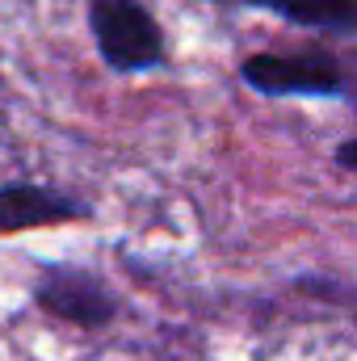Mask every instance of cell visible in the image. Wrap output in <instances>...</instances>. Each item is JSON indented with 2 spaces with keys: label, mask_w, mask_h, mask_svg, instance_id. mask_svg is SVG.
Instances as JSON below:
<instances>
[{
  "label": "cell",
  "mask_w": 357,
  "mask_h": 361,
  "mask_svg": "<svg viewBox=\"0 0 357 361\" xmlns=\"http://www.w3.org/2000/svg\"><path fill=\"white\" fill-rule=\"evenodd\" d=\"M89 34L114 76H147L169 68V38L147 0H89Z\"/></svg>",
  "instance_id": "cell-1"
},
{
  "label": "cell",
  "mask_w": 357,
  "mask_h": 361,
  "mask_svg": "<svg viewBox=\"0 0 357 361\" xmlns=\"http://www.w3.org/2000/svg\"><path fill=\"white\" fill-rule=\"evenodd\" d=\"M240 80L257 97H307V101H341L349 97V76L328 51H257L240 59Z\"/></svg>",
  "instance_id": "cell-2"
},
{
  "label": "cell",
  "mask_w": 357,
  "mask_h": 361,
  "mask_svg": "<svg viewBox=\"0 0 357 361\" xmlns=\"http://www.w3.org/2000/svg\"><path fill=\"white\" fill-rule=\"evenodd\" d=\"M34 302L38 311L76 324L85 332H101L118 319L122 302L118 294L85 265H42L38 281H34Z\"/></svg>",
  "instance_id": "cell-3"
},
{
  "label": "cell",
  "mask_w": 357,
  "mask_h": 361,
  "mask_svg": "<svg viewBox=\"0 0 357 361\" xmlns=\"http://www.w3.org/2000/svg\"><path fill=\"white\" fill-rule=\"evenodd\" d=\"M92 206L42 180H4L0 185V235L34 231V227H59V223H85Z\"/></svg>",
  "instance_id": "cell-4"
},
{
  "label": "cell",
  "mask_w": 357,
  "mask_h": 361,
  "mask_svg": "<svg viewBox=\"0 0 357 361\" xmlns=\"http://www.w3.org/2000/svg\"><path fill=\"white\" fill-rule=\"evenodd\" d=\"M231 4L277 13L282 21H290L298 30H311V34L357 38V0H231Z\"/></svg>",
  "instance_id": "cell-5"
},
{
  "label": "cell",
  "mask_w": 357,
  "mask_h": 361,
  "mask_svg": "<svg viewBox=\"0 0 357 361\" xmlns=\"http://www.w3.org/2000/svg\"><path fill=\"white\" fill-rule=\"evenodd\" d=\"M332 160H337V169H345V173H357V135H353V139H341V143H337Z\"/></svg>",
  "instance_id": "cell-6"
},
{
  "label": "cell",
  "mask_w": 357,
  "mask_h": 361,
  "mask_svg": "<svg viewBox=\"0 0 357 361\" xmlns=\"http://www.w3.org/2000/svg\"><path fill=\"white\" fill-rule=\"evenodd\" d=\"M210 4H231V0H210Z\"/></svg>",
  "instance_id": "cell-7"
},
{
  "label": "cell",
  "mask_w": 357,
  "mask_h": 361,
  "mask_svg": "<svg viewBox=\"0 0 357 361\" xmlns=\"http://www.w3.org/2000/svg\"><path fill=\"white\" fill-rule=\"evenodd\" d=\"M353 101H357V97H353Z\"/></svg>",
  "instance_id": "cell-8"
}]
</instances>
